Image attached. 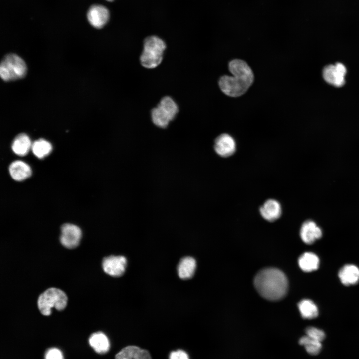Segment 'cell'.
I'll return each instance as SVG.
<instances>
[{
	"instance_id": "obj_1",
	"label": "cell",
	"mask_w": 359,
	"mask_h": 359,
	"mask_svg": "<svg viewBox=\"0 0 359 359\" xmlns=\"http://www.w3.org/2000/svg\"><path fill=\"white\" fill-rule=\"evenodd\" d=\"M233 76L224 75L219 80L221 91L229 96L236 97L244 94L252 85L254 75L248 65L243 60L234 59L228 65Z\"/></svg>"
},
{
	"instance_id": "obj_2",
	"label": "cell",
	"mask_w": 359,
	"mask_h": 359,
	"mask_svg": "<svg viewBox=\"0 0 359 359\" xmlns=\"http://www.w3.org/2000/svg\"><path fill=\"white\" fill-rule=\"evenodd\" d=\"M254 285L258 293L265 299L277 301L286 294L288 283L286 276L281 270L268 268L258 272L254 279Z\"/></svg>"
},
{
	"instance_id": "obj_3",
	"label": "cell",
	"mask_w": 359,
	"mask_h": 359,
	"mask_svg": "<svg viewBox=\"0 0 359 359\" xmlns=\"http://www.w3.org/2000/svg\"><path fill=\"white\" fill-rule=\"evenodd\" d=\"M166 49V43L159 37L152 35L146 37L140 56V64L147 69L156 68L162 62Z\"/></svg>"
},
{
	"instance_id": "obj_4",
	"label": "cell",
	"mask_w": 359,
	"mask_h": 359,
	"mask_svg": "<svg viewBox=\"0 0 359 359\" xmlns=\"http://www.w3.org/2000/svg\"><path fill=\"white\" fill-rule=\"evenodd\" d=\"M179 110L178 104L171 97L164 96L157 106L152 109V121L156 126L165 128L176 118Z\"/></svg>"
},
{
	"instance_id": "obj_5",
	"label": "cell",
	"mask_w": 359,
	"mask_h": 359,
	"mask_svg": "<svg viewBox=\"0 0 359 359\" xmlns=\"http://www.w3.org/2000/svg\"><path fill=\"white\" fill-rule=\"evenodd\" d=\"M67 297L61 290L50 288L40 295L37 300L38 308L42 314L48 316L51 313V308L62 310L66 306Z\"/></svg>"
},
{
	"instance_id": "obj_6",
	"label": "cell",
	"mask_w": 359,
	"mask_h": 359,
	"mask_svg": "<svg viewBox=\"0 0 359 359\" xmlns=\"http://www.w3.org/2000/svg\"><path fill=\"white\" fill-rule=\"evenodd\" d=\"M27 72L24 60L15 54L6 55L1 62L0 75L5 81L15 80L23 78Z\"/></svg>"
},
{
	"instance_id": "obj_7",
	"label": "cell",
	"mask_w": 359,
	"mask_h": 359,
	"mask_svg": "<svg viewBox=\"0 0 359 359\" xmlns=\"http://www.w3.org/2000/svg\"><path fill=\"white\" fill-rule=\"evenodd\" d=\"M61 231L60 241L63 246L73 249L79 245L82 232L78 226L70 223L64 224L61 226Z\"/></svg>"
},
{
	"instance_id": "obj_8",
	"label": "cell",
	"mask_w": 359,
	"mask_h": 359,
	"mask_svg": "<svg viewBox=\"0 0 359 359\" xmlns=\"http://www.w3.org/2000/svg\"><path fill=\"white\" fill-rule=\"evenodd\" d=\"M109 17L108 9L102 5L94 4L91 6L87 13L89 23L97 29L103 28L107 23Z\"/></svg>"
},
{
	"instance_id": "obj_9",
	"label": "cell",
	"mask_w": 359,
	"mask_h": 359,
	"mask_svg": "<svg viewBox=\"0 0 359 359\" xmlns=\"http://www.w3.org/2000/svg\"><path fill=\"white\" fill-rule=\"evenodd\" d=\"M127 260L122 256H110L103 260L102 268L107 274L118 277L121 276L125 272Z\"/></svg>"
},
{
	"instance_id": "obj_10",
	"label": "cell",
	"mask_w": 359,
	"mask_h": 359,
	"mask_svg": "<svg viewBox=\"0 0 359 359\" xmlns=\"http://www.w3.org/2000/svg\"><path fill=\"white\" fill-rule=\"evenodd\" d=\"M214 149L222 157H228L236 151V142L234 138L228 134L219 135L214 140Z\"/></svg>"
},
{
	"instance_id": "obj_11",
	"label": "cell",
	"mask_w": 359,
	"mask_h": 359,
	"mask_svg": "<svg viewBox=\"0 0 359 359\" xmlns=\"http://www.w3.org/2000/svg\"><path fill=\"white\" fill-rule=\"evenodd\" d=\"M346 73L344 65L338 63L326 66L323 70V77L328 83L340 87L344 84Z\"/></svg>"
},
{
	"instance_id": "obj_12",
	"label": "cell",
	"mask_w": 359,
	"mask_h": 359,
	"mask_svg": "<svg viewBox=\"0 0 359 359\" xmlns=\"http://www.w3.org/2000/svg\"><path fill=\"white\" fill-rule=\"evenodd\" d=\"M302 240L306 244H311L320 238L322 232L316 224L312 220H307L302 225L300 230Z\"/></svg>"
},
{
	"instance_id": "obj_13",
	"label": "cell",
	"mask_w": 359,
	"mask_h": 359,
	"mask_svg": "<svg viewBox=\"0 0 359 359\" xmlns=\"http://www.w3.org/2000/svg\"><path fill=\"white\" fill-rule=\"evenodd\" d=\"M259 211L262 217L269 222H274L280 218L282 214L280 203L276 200H267L260 207Z\"/></svg>"
},
{
	"instance_id": "obj_14",
	"label": "cell",
	"mask_w": 359,
	"mask_h": 359,
	"mask_svg": "<svg viewBox=\"0 0 359 359\" xmlns=\"http://www.w3.org/2000/svg\"><path fill=\"white\" fill-rule=\"evenodd\" d=\"M9 172L12 178L18 181H21L29 178L32 173L30 167L25 162L16 160L9 166Z\"/></svg>"
},
{
	"instance_id": "obj_15",
	"label": "cell",
	"mask_w": 359,
	"mask_h": 359,
	"mask_svg": "<svg viewBox=\"0 0 359 359\" xmlns=\"http://www.w3.org/2000/svg\"><path fill=\"white\" fill-rule=\"evenodd\" d=\"M115 359H151L149 352L136 346H128L115 356Z\"/></svg>"
},
{
	"instance_id": "obj_16",
	"label": "cell",
	"mask_w": 359,
	"mask_h": 359,
	"mask_svg": "<svg viewBox=\"0 0 359 359\" xmlns=\"http://www.w3.org/2000/svg\"><path fill=\"white\" fill-rule=\"evenodd\" d=\"M338 276L343 284L354 285L359 281V269L354 265H346L341 268Z\"/></svg>"
},
{
	"instance_id": "obj_17",
	"label": "cell",
	"mask_w": 359,
	"mask_h": 359,
	"mask_svg": "<svg viewBox=\"0 0 359 359\" xmlns=\"http://www.w3.org/2000/svg\"><path fill=\"white\" fill-rule=\"evenodd\" d=\"M89 343L94 351L99 354L106 353L110 348L108 337L101 332L92 334L89 338Z\"/></svg>"
},
{
	"instance_id": "obj_18",
	"label": "cell",
	"mask_w": 359,
	"mask_h": 359,
	"mask_svg": "<svg viewBox=\"0 0 359 359\" xmlns=\"http://www.w3.org/2000/svg\"><path fill=\"white\" fill-rule=\"evenodd\" d=\"M32 143L29 136L25 133L17 135L12 143V150L17 155H26L31 149Z\"/></svg>"
},
{
	"instance_id": "obj_19",
	"label": "cell",
	"mask_w": 359,
	"mask_h": 359,
	"mask_svg": "<svg viewBox=\"0 0 359 359\" xmlns=\"http://www.w3.org/2000/svg\"><path fill=\"white\" fill-rule=\"evenodd\" d=\"M196 267L195 259L191 257L182 258L180 262L178 268V274L182 279H187L194 275Z\"/></svg>"
},
{
	"instance_id": "obj_20",
	"label": "cell",
	"mask_w": 359,
	"mask_h": 359,
	"mask_svg": "<svg viewBox=\"0 0 359 359\" xmlns=\"http://www.w3.org/2000/svg\"><path fill=\"white\" fill-rule=\"evenodd\" d=\"M298 264L303 271L311 272L318 268L319 259L313 253L305 252L299 258Z\"/></svg>"
},
{
	"instance_id": "obj_21",
	"label": "cell",
	"mask_w": 359,
	"mask_h": 359,
	"mask_svg": "<svg viewBox=\"0 0 359 359\" xmlns=\"http://www.w3.org/2000/svg\"><path fill=\"white\" fill-rule=\"evenodd\" d=\"M301 316L304 319H311L318 315V309L316 304L309 299H303L298 304Z\"/></svg>"
},
{
	"instance_id": "obj_22",
	"label": "cell",
	"mask_w": 359,
	"mask_h": 359,
	"mask_svg": "<svg viewBox=\"0 0 359 359\" xmlns=\"http://www.w3.org/2000/svg\"><path fill=\"white\" fill-rule=\"evenodd\" d=\"M52 146L50 142L44 139H39L32 144L31 150L39 159H42L51 152Z\"/></svg>"
},
{
	"instance_id": "obj_23",
	"label": "cell",
	"mask_w": 359,
	"mask_h": 359,
	"mask_svg": "<svg viewBox=\"0 0 359 359\" xmlns=\"http://www.w3.org/2000/svg\"><path fill=\"white\" fill-rule=\"evenodd\" d=\"M299 343L304 346L308 353L312 355L318 354L322 348L321 342L314 340L307 335L302 337Z\"/></svg>"
},
{
	"instance_id": "obj_24",
	"label": "cell",
	"mask_w": 359,
	"mask_h": 359,
	"mask_svg": "<svg viewBox=\"0 0 359 359\" xmlns=\"http://www.w3.org/2000/svg\"><path fill=\"white\" fill-rule=\"evenodd\" d=\"M306 333L311 338L320 342H322L325 337V334L323 330L314 327L307 328Z\"/></svg>"
},
{
	"instance_id": "obj_25",
	"label": "cell",
	"mask_w": 359,
	"mask_h": 359,
	"mask_svg": "<svg viewBox=\"0 0 359 359\" xmlns=\"http://www.w3.org/2000/svg\"><path fill=\"white\" fill-rule=\"evenodd\" d=\"M45 359H64L62 352L58 348L49 349L45 353Z\"/></svg>"
},
{
	"instance_id": "obj_26",
	"label": "cell",
	"mask_w": 359,
	"mask_h": 359,
	"mask_svg": "<svg viewBox=\"0 0 359 359\" xmlns=\"http://www.w3.org/2000/svg\"><path fill=\"white\" fill-rule=\"evenodd\" d=\"M169 359H189L188 355L184 351L178 350L172 352L169 355Z\"/></svg>"
},
{
	"instance_id": "obj_27",
	"label": "cell",
	"mask_w": 359,
	"mask_h": 359,
	"mask_svg": "<svg viewBox=\"0 0 359 359\" xmlns=\"http://www.w3.org/2000/svg\"><path fill=\"white\" fill-rule=\"evenodd\" d=\"M106 0L111 2V1H113L114 0Z\"/></svg>"
}]
</instances>
